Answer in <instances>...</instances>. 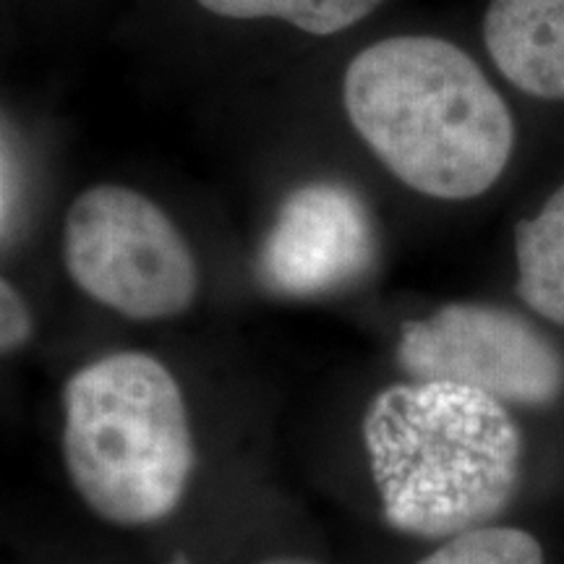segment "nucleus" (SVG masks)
Returning a JSON list of instances; mask_svg holds the SVG:
<instances>
[{
    "instance_id": "1",
    "label": "nucleus",
    "mask_w": 564,
    "mask_h": 564,
    "mask_svg": "<svg viewBox=\"0 0 564 564\" xmlns=\"http://www.w3.org/2000/svg\"><path fill=\"white\" fill-rule=\"evenodd\" d=\"M343 102L387 171L434 199H476L512 158L514 121L502 95L442 37L373 42L345 70Z\"/></svg>"
},
{
    "instance_id": "2",
    "label": "nucleus",
    "mask_w": 564,
    "mask_h": 564,
    "mask_svg": "<svg viewBox=\"0 0 564 564\" xmlns=\"http://www.w3.org/2000/svg\"><path fill=\"white\" fill-rule=\"evenodd\" d=\"M364 447L394 531L453 539L491 525L518 494L523 432L510 405L474 387H387L364 415Z\"/></svg>"
},
{
    "instance_id": "3",
    "label": "nucleus",
    "mask_w": 564,
    "mask_h": 564,
    "mask_svg": "<svg viewBox=\"0 0 564 564\" xmlns=\"http://www.w3.org/2000/svg\"><path fill=\"white\" fill-rule=\"evenodd\" d=\"M63 457L76 494L108 523L139 528L171 518L192 484L196 444L165 364L126 350L70 373Z\"/></svg>"
},
{
    "instance_id": "4",
    "label": "nucleus",
    "mask_w": 564,
    "mask_h": 564,
    "mask_svg": "<svg viewBox=\"0 0 564 564\" xmlns=\"http://www.w3.org/2000/svg\"><path fill=\"white\" fill-rule=\"evenodd\" d=\"M63 257L79 291L129 319H173L199 293V267L183 232L162 207L126 186L105 183L76 196Z\"/></svg>"
},
{
    "instance_id": "5",
    "label": "nucleus",
    "mask_w": 564,
    "mask_h": 564,
    "mask_svg": "<svg viewBox=\"0 0 564 564\" xmlns=\"http://www.w3.org/2000/svg\"><path fill=\"white\" fill-rule=\"evenodd\" d=\"M398 364L415 382H453L544 408L564 390V358L525 316L489 303H449L400 329Z\"/></svg>"
},
{
    "instance_id": "6",
    "label": "nucleus",
    "mask_w": 564,
    "mask_h": 564,
    "mask_svg": "<svg viewBox=\"0 0 564 564\" xmlns=\"http://www.w3.org/2000/svg\"><path fill=\"white\" fill-rule=\"evenodd\" d=\"M373 253L361 196L343 183H308L282 202L259 251V278L280 295L312 299L364 278Z\"/></svg>"
},
{
    "instance_id": "7",
    "label": "nucleus",
    "mask_w": 564,
    "mask_h": 564,
    "mask_svg": "<svg viewBox=\"0 0 564 564\" xmlns=\"http://www.w3.org/2000/svg\"><path fill=\"white\" fill-rule=\"evenodd\" d=\"M484 42L512 87L564 100V0H489Z\"/></svg>"
},
{
    "instance_id": "8",
    "label": "nucleus",
    "mask_w": 564,
    "mask_h": 564,
    "mask_svg": "<svg viewBox=\"0 0 564 564\" xmlns=\"http://www.w3.org/2000/svg\"><path fill=\"white\" fill-rule=\"evenodd\" d=\"M518 295L531 312L564 327V186L539 215L514 228Z\"/></svg>"
},
{
    "instance_id": "9",
    "label": "nucleus",
    "mask_w": 564,
    "mask_h": 564,
    "mask_svg": "<svg viewBox=\"0 0 564 564\" xmlns=\"http://www.w3.org/2000/svg\"><path fill=\"white\" fill-rule=\"evenodd\" d=\"M225 19H278L295 30L329 37L371 17L384 0H196Z\"/></svg>"
},
{
    "instance_id": "10",
    "label": "nucleus",
    "mask_w": 564,
    "mask_h": 564,
    "mask_svg": "<svg viewBox=\"0 0 564 564\" xmlns=\"http://www.w3.org/2000/svg\"><path fill=\"white\" fill-rule=\"evenodd\" d=\"M419 564H544V549L523 528L481 525L444 539Z\"/></svg>"
},
{
    "instance_id": "11",
    "label": "nucleus",
    "mask_w": 564,
    "mask_h": 564,
    "mask_svg": "<svg viewBox=\"0 0 564 564\" xmlns=\"http://www.w3.org/2000/svg\"><path fill=\"white\" fill-rule=\"evenodd\" d=\"M32 312L24 295L9 280L0 282V348L3 352L19 350L32 337Z\"/></svg>"
},
{
    "instance_id": "12",
    "label": "nucleus",
    "mask_w": 564,
    "mask_h": 564,
    "mask_svg": "<svg viewBox=\"0 0 564 564\" xmlns=\"http://www.w3.org/2000/svg\"><path fill=\"white\" fill-rule=\"evenodd\" d=\"M21 196H24V178H21V160H19V147L13 141L11 126L3 123V241L9 243V238L19 228V215H21Z\"/></svg>"
},
{
    "instance_id": "13",
    "label": "nucleus",
    "mask_w": 564,
    "mask_h": 564,
    "mask_svg": "<svg viewBox=\"0 0 564 564\" xmlns=\"http://www.w3.org/2000/svg\"><path fill=\"white\" fill-rule=\"evenodd\" d=\"M259 564H316V562L303 560V556H274V560H264Z\"/></svg>"
},
{
    "instance_id": "14",
    "label": "nucleus",
    "mask_w": 564,
    "mask_h": 564,
    "mask_svg": "<svg viewBox=\"0 0 564 564\" xmlns=\"http://www.w3.org/2000/svg\"><path fill=\"white\" fill-rule=\"evenodd\" d=\"M167 564H192V562H188V556H186V554H175L173 560L167 562Z\"/></svg>"
}]
</instances>
